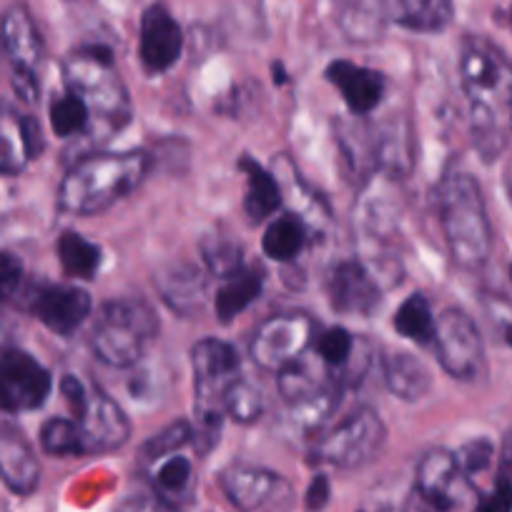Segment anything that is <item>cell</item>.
Listing matches in <instances>:
<instances>
[{
	"label": "cell",
	"instance_id": "30bf717a",
	"mask_svg": "<svg viewBox=\"0 0 512 512\" xmlns=\"http://www.w3.org/2000/svg\"><path fill=\"white\" fill-rule=\"evenodd\" d=\"M435 352L442 369L460 382H472L485 372V344L480 329L460 309H445L437 317Z\"/></svg>",
	"mask_w": 512,
	"mask_h": 512
},
{
	"label": "cell",
	"instance_id": "5bb4252c",
	"mask_svg": "<svg viewBox=\"0 0 512 512\" xmlns=\"http://www.w3.org/2000/svg\"><path fill=\"white\" fill-rule=\"evenodd\" d=\"M184 51V31L171 11L161 3H154L141 16L139 56L149 73H166L179 63Z\"/></svg>",
	"mask_w": 512,
	"mask_h": 512
},
{
	"label": "cell",
	"instance_id": "9c48e42d",
	"mask_svg": "<svg viewBox=\"0 0 512 512\" xmlns=\"http://www.w3.org/2000/svg\"><path fill=\"white\" fill-rule=\"evenodd\" d=\"M317 334L309 314L287 312L264 319L254 332L249 354L256 364L267 372H282L292 362L307 354Z\"/></svg>",
	"mask_w": 512,
	"mask_h": 512
},
{
	"label": "cell",
	"instance_id": "60d3db41",
	"mask_svg": "<svg viewBox=\"0 0 512 512\" xmlns=\"http://www.w3.org/2000/svg\"><path fill=\"white\" fill-rule=\"evenodd\" d=\"M329 502V480L324 475H317L307 490V507L309 510H322Z\"/></svg>",
	"mask_w": 512,
	"mask_h": 512
},
{
	"label": "cell",
	"instance_id": "4fadbf2b",
	"mask_svg": "<svg viewBox=\"0 0 512 512\" xmlns=\"http://www.w3.org/2000/svg\"><path fill=\"white\" fill-rule=\"evenodd\" d=\"M470 477L457 465L455 452L430 450L417 465V495L427 512H450L462 502Z\"/></svg>",
	"mask_w": 512,
	"mask_h": 512
},
{
	"label": "cell",
	"instance_id": "5b68a950",
	"mask_svg": "<svg viewBox=\"0 0 512 512\" xmlns=\"http://www.w3.org/2000/svg\"><path fill=\"white\" fill-rule=\"evenodd\" d=\"M191 369H194V395H196V425L191 445L204 455L219 442L221 422L226 410L224 402L229 390L239 382V354L221 339H201L191 349Z\"/></svg>",
	"mask_w": 512,
	"mask_h": 512
},
{
	"label": "cell",
	"instance_id": "d6a6232c",
	"mask_svg": "<svg viewBox=\"0 0 512 512\" xmlns=\"http://www.w3.org/2000/svg\"><path fill=\"white\" fill-rule=\"evenodd\" d=\"M191 442H194V425L179 420V422H174V425L164 427L161 432H156V435L144 445L141 457H144V460L151 465V462L161 460V457L174 455V452H179L181 447L191 445Z\"/></svg>",
	"mask_w": 512,
	"mask_h": 512
},
{
	"label": "cell",
	"instance_id": "7bdbcfd3",
	"mask_svg": "<svg viewBox=\"0 0 512 512\" xmlns=\"http://www.w3.org/2000/svg\"><path fill=\"white\" fill-rule=\"evenodd\" d=\"M502 475L512 480V430L507 432L505 442H502Z\"/></svg>",
	"mask_w": 512,
	"mask_h": 512
},
{
	"label": "cell",
	"instance_id": "1f68e13d",
	"mask_svg": "<svg viewBox=\"0 0 512 512\" xmlns=\"http://www.w3.org/2000/svg\"><path fill=\"white\" fill-rule=\"evenodd\" d=\"M41 447L53 457H83L81 437L71 417H53L41 430Z\"/></svg>",
	"mask_w": 512,
	"mask_h": 512
},
{
	"label": "cell",
	"instance_id": "ab89813d",
	"mask_svg": "<svg viewBox=\"0 0 512 512\" xmlns=\"http://www.w3.org/2000/svg\"><path fill=\"white\" fill-rule=\"evenodd\" d=\"M118 512H179L176 507L166 505L159 497H134V500L123 502Z\"/></svg>",
	"mask_w": 512,
	"mask_h": 512
},
{
	"label": "cell",
	"instance_id": "484cf974",
	"mask_svg": "<svg viewBox=\"0 0 512 512\" xmlns=\"http://www.w3.org/2000/svg\"><path fill=\"white\" fill-rule=\"evenodd\" d=\"M164 302L176 312H194L204 302V277L189 264H174L156 277Z\"/></svg>",
	"mask_w": 512,
	"mask_h": 512
},
{
	"label": "cell",
	"instance_id": "8fae6325",
	"mask_svg": "<svg viewBox=\"0 0 512 512\" xmlns=\"http://www.w3.org/2000/svg\"><path fill=\"white\" fill-rule=\"evenodd\" d=\"M51 372L21 349H0V410L31 412L51 395Z\"/></svg>",
	"mask_w": 512,
	"mask_h": 512
},
{
	"label": "cell",
	"instance_id": "b9f144b4",
	"mask_svg": "<svg viewBox=\"0 0 512 512\" xmlns=\"http://www.w3.org/2000/svg\"><path fill=\"white\" fill-rule=\"evenodd\" d=\"M492 319L502 327V334H505L507 342L512 344V307L505 302H497L495 309H492Z\"/></svg>",
	"mask_w": 512,
	"mask_h": 512
},
{
	"label": "cell",
	"instance_id": "74e56055",
	"mask_svg": "<svg viewBox=\"0 0 512 512\" xmlns=\"http://www.w3.org/2000/svg\"><path fill=\"white\" fill-rule=\"evenodd\" d=\"M477 512H512V480L500 475L477 505Z\"/></svg>",
	"mask_w": 512,
	"mask_h": 512
},
{
	"label": "cell",
	"instance_id": "f35d334b",
	"mask_svg": "<svg viewBox=\"0 0 512 512\" xmlns=\"http://www.w3.org/2000/svg\"><path fill=\"white\" fill-rule=\"evenodd\" d=\"M23 277V264L18 262V256L0 251V302L11 297L18 289Z\"/></svg>",
	"mask_w": 512,
	"mask_h": 512
},
{
	"label": "cell",
	"instance_id": "d4e9b609",
	"mask_svg": "<svg viewBox=\"0 0 512 512\" xmlns=\"http://www.w3.org/2000/svg\"><path fill=\"white\" fill-rule=\"evenodd\" d=\"M51 128L61 139H86L88 144H98L91 108L68 88L51 101Z\"/></svg>",
	"mask_w": 512,
	"mask_h": 512
},
{
	"label": "cell",
	"instance_id": "8d00e7d4",
	"mask_svg": "<svg viewBox=\"0 0 512 512\" xmlns=\"http://www.w3.org/2000/svg\"><path fill=\"white\" fill-rule=\"evenodd\" d=\"M206 264H209L211 272L221 279H226L229 274L239 272V269L244 267V264H241L239 246L231 244H216L214 249L206 251Z\"/></svg>",
	"mask_w": 512,
	"mask_h": 512
},
{
	"label": "cell",
	"instance_id": "52a82bcc",
	"mask_svg": "<svg viewBox=\"0 0 512 512\" xmlns=\"http://www.w3.org/2000/svg\"><path fill=\"white\" fill-rule=\"evenodd\" d=\"M61 392L71 407V420L76 422L78 437H81L83 457L113 452L126 445L131 435L128 417L106 392L81 382L76 374L63 377Z\"/></svg>",
	"mask_w": 512,
	"mask_h": 512
},
{
	"label": "cell",
	"instance_id": "f546056e",
	"mask_svg": "<svg viewBox=\"0 0 512 512\" xmlns=\"http://www.w3.org/2000/svg\"><path fill=\"white\" fill-rule=\"evenodd\" d=\"M58 262L66 277L93 279L101 269V249L76 231H66L58 239Z\"/></svg>",
	"mask_w": 512,
	"mask_h": 512
},
{
	"label": "cell",
	"instance_id": "e0dca14e",
	"mask_svg": "<svg viewBox=\"0 0 512 512\" xmlns=\"http://www.w3.org/2000/svg\"><path fill=\"white\" fill-rule=\"evenodd\" d=\"M382 26L395 23L415 33L445 31L455 16L452 0H364Z\"/></svg>",
	"mask_w": 512,
	"mask_h": 512
},
{
	"label": "cell",
	"instance_id": "d590c367",
	"mask_svg": "<svg viewBox=\"0 0 512 512\" xmlns=\"http://www.w3.org/2000/svg\"><path fill=\"white\" fill-rule=\"evenodd\" d=\"M457 457V465L460 470L465 472L467 477L472 475H480V472L487 470L492 460V445L487 440H472L467 445H462L460 450L455 452Z\"/></svg>",
	"mask_w": 512,
	"mask_h": 512
},
{
	"label": "cell",
	"instance_id": "ffe728a7",
	"mask_svg": "<svg viewBox=\"0 0 512 512\" xmlns=\"http://www.w3.org/2000/svg\"><path fill=\"white\" fill-rule=\"evenodd\" d=\"M0 480L16 495H31L41 482V462L18 427L0 422Z\"/></svg>",
	"mask_w": 512,
	"mask_h": 512
},
{
	"label": "cell",
	"instance_id": "d6986e66",
	"mask_svg": "<svg viewBox=\"0 0 512 512\" xmlns=\"http://www.w3.org/2000/svg\"><path fill=\"white\" fill-rule=\"evenodd\" d=\"M327 294L332 309L339 314L367 317L379 304L377 279L359 262H339L327 277Z\"/></svg>",
	"mask_w": 512,
	"mask_h": 512
},
{
	"label": "cell",
	"instance_id": "7c38bea8",
	"mask_svg": "<svg viewBox=\"0 0 512 512\" xmlns=\"http://www.w3.org/2000/svg\"><path fill=\"white\" fill-rule=\"evenodd\" d=\"M221 490L241 512H267L289 502V485L282 475L254 465H229L219 475Z\"/></svg>",
	"mask_w": 512,
	"mask_h": 512
},
{
	"label": "cell",
	"instance_id": "ba28073f",
	"mask_svg": "<svg viewBox=\"0 0 512 512\" xmlns=\"http://www.w3.org/2000/svg\"><path fill=\"white\" fill-rule=\"evenodd\" d=\"M384 440H387V427L382 417L372 407H359L337 427H329L327 432L317 435L312 460L319 465L354 470L369 465L382 452Z\"/></svg>",
	"mask_w": 512,
	"mask_h": 512
},
{
	"label": "cell",
	"instance_id": "6da1fadb",
	"mask_svg": "<svg viewBox=\"0 0 512 512\" xmlns=\"http://www.w3.org/2000/svg\"><path fill=\"white\" fill-rule=\"evenodd\" d=\"M460 81L470 106L472 144L482 161H495L512 136V61L487 38L467 36Z\"/></svg>",
	"mask_w": 512,
	"mask_h": 512
},
{
	"label": "cell",
	"instance_id": "f1b7e54d",
	"mask_svg": "<svg viewBox=\"0 0 512 512\" xmlns=\"http://www.w3.org/2000/svg\"><path fill=\"white\" fill-rule=\"evenodd\" d=\"M307 246V226L294 214L279 216L264 231L262 249L274 262H292Z\"/></svg>",
	"mask_w": 512,
	"mask_h": 512
},
{
	"label": "cell",
	"instance_id": "e575fe53",
	"mask_svg": "<svg viewBox=\"0 0 512 512\" xmlns=\"http://www.w3.org/2000/svg\"><path fill=\"white\" fill-rule=\"evenodd\" d=\"M224 410H226V415L234 417L236 422H244V425H249V422H256L259 417H262L264 395L256 390L254 384L239 379V382H236L234 387L229 390V395H226Z\"/></svg>",
	"mask_w": 512,
	"mask_h": 512
},
{
	"label": "cell",
	"instance_id": "4dcf8cb0",
	"mask_svg": "<svg viewBox=\"0 0 512 512\" xmlns=\"http://www.w3.org/2000/svg\"><path fill=\"white\" fill-rule=\"evenodd\" d=\"M395 329L405 339L417 344H432L437 329V317L430 302L422 294H412L400 304L395 314Z\"/></svg>",
	"mask_w": 512,
	"mask_h": 512
},
{
	"label": "cell",
	"instance_id": "9a60e30c",
	"mask_svg": "<svg viewBox=\"0 0 512 512\" xmlns=\"http://www.w3.org/2000/svg\"><path fill=\"white\" fill-rule=\"evenodd\" d=\"M91 294L71 284H43L31 299V312L51 332L68 337L91 314Z\"/></svg>",
	"mask_w": 512,
	"mask_h": 512
},
{
	"label": "cell",
	"instance_id": "3957f363",
	"mask_svg": "<svg viewBox=\"0 0 512 512\" xmlns=\"http://www.w3.org/2000/svg\"><path fill=\"white\" fill-rule=\"evenodd\" d=\"M440 226L457 267L475 272L492 251V229L480 184L470 174H450L437 191Z\"/></svg>",
	"mask_w": 512,
	"mask_h": 512
},
{
	"label": "cell",
	"instance_id": "83f0119b",
	"mask_svg": "<svg viewBox=\"0 0 512 512\" xmlns=\"http://www.w3.org/2000/svg\"><path fill=\"white\" fill-rule=\"evenodd\" d=\"M322 367H327V364H324L319 357L317 362H312V359L307 357H299L297 362H292L289 367H284L282 372H277L279 392L287 397L289 405L309 400V397L319 395L322 390L332 387L327 379H322L324 377Z\"/></svg>",
	"mask_w": 512,
	"mask_h": 512
},
{
	"label": "cell",
	"instance_id": "7402d4cb",
	"mask_svg": "<svg viewBox=\"0 0 512 512\" xmlns=\"http://www.w3.org/2000/svg\"><path fill=\"white\" fill-rule=\"evenodd\" d=\"M194 465L189 457L179 455H166L161 460L151 462V487H154L156 497L171 507H184L186 502L194 495Z\"/></svg>",
	"mask_w": 512,
	"mask_h": 512
},
{
	"label": "cell",
	"instance_id": "8992f818",
	"mask_svg": "<svg viewBox=\"0 0 512 512\" xmlns=\"http://www.w3.org/2000/svg\"><path fill=\"white\" fill-rule=\"evenodd\" d=\"M159 334L154 309L141 299L108 302L91 329V349L108 367H134Z\"/></svg>",
	"mask_w": 512,
	"mask_h": 512
},
{
	"label": "cell",
	"instance_id": "603a6c76",
	"mask_svg": "<svg viewBox=\"0 0 512 512\" xmlns=\"http://www.w3.org/2000/svg\"><path fill=\"white\" fill-rule=\"evenodd\" d=\"M384 382L395 397L405 402H417L432 390V374L415 354L395 352L384 359Z\"/></svg>",
	"mask_w": 512,
	"mask_h": 512
},
{
	"label": "cell",
	"instance_id": "277c9868",
	"mask_svg": "<svg viewBox=\"0 0 512 512\" xmlns=\"http://www.w3.org/2000/svg\"><path fill=\"white\" fill-rule=\"evenodd\" d=\"M63 83L91 108L98 144L131 121V98L108 48L83 46L68 53L63 61Z\"/></svg>",
	"mask_w": 512,
	"mask_h": 512
},
{
	"label": "cell",
	"instance_id": "ee69618b",
	"mask_svg": "<svg viewBox=\"0 0 512 512\" xmlns=\"http://www.w3.org/2000/svg\"><path fill=\"white\" fill-rule=\"evenodd\" d=\"M510 277H512V269H510Z\"/></svg>",
	"mask_w": 512,
	"mask_h": 512
},
{
	"label": "cell",
	"instance_id": "2e32d148",
	"mask_svg": "<svg viewBox=\"0 0 512 512\" xmlns=\"http://www.w3.org/2000/svg\"><path fill=\"white\" fill-rule=\"evenodd\" d=\"M0 48L11 61L13 76H38L43 63V41L26 6L16 3L0 18Z\"/></svg>",
	"mask_w": 512,
	"mask_h": 512
},
{
	"label": "cell",
	"instance_id": "836d02e7",
	"mask_svg": "<svg viewBox=\"0 0 512 512\" xmlns=\"http://www.w3.org/2000/svg\"><path fill=\"white\" fill-rule=\"evenodd\" d=\"M314 352L317 357L327 364L329 369H342L347 367L349 359L354 354V337L342 327L324 329L317 339H314Z\"/></svg>",
	"mask_w": 512,
	"mask_h": 512
},
{
	"label": "cell",
	"instance_id": "ac0fdd59",
	"mask_svg": "<svg viewBox=\"0 0 512 512\" xmlns=\"http://www.w3.org/2000/svg\"><path fill=\"white\" fill-rule=\"evenodd\" d=\"M43 139L36 118L0 106V174L16 176L41 154Z\"/></svg>",
	"mask_w": 512,
	"mask_h": 512
},
{
	"label": "cell",
	"instance_id": "cb8c5ba5",
	"mask_svg": "<svg viewBox=\"0 0 512 512\" xmlns=\"http://www.w3.org/2000/svg\"><path fill=\"white\" fill-rule=\"evenodd\" d=\"M264 274L254 267H241L239 272L229 274L216 292V317L221 324H229L241 312L251 307L262 297Z\"/></svg>",
	"mask_w": 512,
	"mask_h": 512
},
{
	"label": "cell",
	"instance_id": "44dd1931",
	"mask_svg": "<svg viewBox=\"0 0 512 512\" xmlns=\"http://www.w3.org/2000/svg\"><path fill=\"white\" fill-rule=\"evenodd\" d=\"M327 81L339 88L349 111L359 113V116L374 111V108L382 103L384 86H387V83H384V76L379 71L357 66V63L349 61L329 63Z\"/></svg>",
	"mask_w": 512,
	"mask_h": 512
},
{
	"label": "cell",
	"instance_id": "7a4b0ae2",
	"mask_svg": "<svg viewBox=\"0 0 512 512\" xmlns=\"http://www.w3.org/2000/svg\"><path fill=\"white\" fill-rule=\"evenodd\" d=\"M149 169L146 151L81 156L58 186V209L73 216L101 214L139 189Z\"/></svg>",
	"mask_w": 512,
	"mask_h": 512
},
{
	"label": "cell",
	"instance_id": "4316f807",
	"mask_svg": "<svg viewBox=\"0 0 512 512\" xmlns=\"http://www.w3.org/2000/svg\"><path fill=\"white\" fill-rule=\"evenodd\" d=\"M241 169L246 171V181H249L244 199L246 216L251 221L269 219L279 209V204H282V191H279L277 179L264 166H259L251 159L241 161Z\"/></svg>",
	"mask_w": 512,
	"mask_h": 512
}]
</instances>
